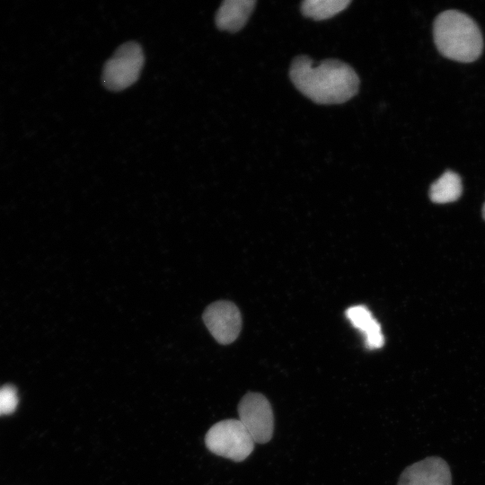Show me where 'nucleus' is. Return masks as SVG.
<instances>
[{"label":"nucleus","mask_w":485,"mask_h":485,"mask_svg":"<svg viewBox=\"0 0 485 485\" xmlns=\"http://www.w3.org/2000/svg\"><path fill=\"white\" fill-rule=\"evenodd\" d=\"M291 82L304 96L318 104H340L354 97L359 77L347 63L325 59L315 64L307 56L294 58L289 69Z\"/></svg>","instance_id":"f257e3e1"},{"label":"nucleus","mask_w":485,"mask_h":485,"mask_svg":"<svg viewBox=\"0 0 485 485\" xmlns=\"http://www.w3.org/2000/svg\"><path fill=\"white\" fill-rule=\"evenodd\" d=\"M434 41L439 52L459 62L477 59L483 48L481 32L476 22L458 10H446L434 22Z\"/></svg>","instance_id":"f03ea898"},{"label":"nucleus","mask_w":485,"mask_h":485,"mask_svg":"<svg viewBox=\"0 0 485 485\" xmlns=\"http://www.w3.org/2000/svg\"><path fill=\"white\" fill-rule=\"evenodd\" d=\"M205 444L213 454L242 462L253 451L251 436L239 419H225L213 425L206 434Z\"/></svg>","instance_id":"7ed1b4c3"},{"label":"nucleus","mask_w":485,"mask_h":485,"mask_svg":"<svg viewBox=\"0 0 485 485\" xmlns=\"http://www.w3.org/2000/svg\"><path fill=\"white\" fill-rule=\"evenodd\" d=\"M144 62V52L137 42L123 43L104 64L102 84L112 92L131 86L138 79Z\"/></svg>","instance_id":"20e7f679"},{"label":"nucleus","mask_w":485,"mask_h":485,"mask_svg":"<svg viewBox=\"0 0 485 485\" xmlns=\"http://www.w3.org/2000/svg\"><path fill=\"white\" fill-rule=\"evenodd\" d=\"M239 420L246 428L253 441L269 442L273 435L274 416L269 400L259 392H247L238 404Z\"/></svg>","instance_id":"39448f33"},{"label":"nucleus","mask_w":485,"mask_h":485,"mask_svg":"<svg viewBox=\"0 0 485 485\" xmlns=\"http://www.w3.org/2000/svg\"><path fill=\"white\" fill-rule=\"evenodd\" d=\"M203 321L215 340L223 345L234 342L242 329L238 307L229 301H216L203 313Z\"/></svg>","instance_id":"423d86ee"},{"label":"nucleus","mask_w":485,"mask_h":485,"mask_svg":"<svg viewBox=\"0 0 485 485\" xmlns=\"http://www.w3.org/2000/svg\"><path fill=\"white\" fill-rule=\"evenodd\" d=\"M397 485H452V475L444 459L430 456L406 467Z\"/></svg>","instance_id":"0eeeda50"},{"label":"nucleus","mask_w":485,"mask_h":485,"mask_svg":"<svg viewBox=\"0 0 485 485\" xmlns=\"http://www.w3.org/2000/svg\"><path fill=\"white\" fill-rule=\"evenodd\" d=\"M255 4V0L224 1L216 13V27L229 32L240 31L246 24Z\"/></svg>","instance_id":"6e6552de"},{"label":"nucleus","mask_w":485,"mask_h":485,"mask_svg":"<svg viewBox=\"0 0 485 485\" xmlns=\"http://www.w3.org/2000/svg\"><path fill=\"white\" fill-rule=\"evenodd\" d=\"M346 316L364 334L365 345L368 349L384 346V336L381 325L367 307L362 304L351 306L346 310Z\"/></svg>","instance_id":"1a4fd4ad"},{"label":"nucleus","mask_w":485,"mask_h":485,"mask_svg":"<svg viewBox=\"0 0 485 485\" xmlns=\"http://www.w3.org/2000/svg\"><path fill=\"white\" fill-rule=\"evenodd\" d=\"M460 176L450 170L445 171L429 189V198L435 203L444 204L455 201L462 194Z\"/></svg>","instance_id":"9d476101"},{"label":"nucleus","mask_w":485,"mask_h":485,"mask_svg":"<svg viewBox=\"0 0 485 485\" xmlns=\"http://www.w3.org/2000/svg\"><path fill=\"white\" fill-rule=\"evenodd\" d=\"M350 4V0H305L301 4L304 16L315 21L333 17Z\"/></svg>","instance_id":"9b49d317"},{"label":"nucleus","mask_w":485,"mask_h":485,"mask_svg":"<svg viewBox=\"0 0 485 485\" xmlns=\"http://www.w3.org/2000/svg\"><path fill=\"white\" fill-rule=\"evenodd\" d=\"M17 390L11 384L0 388V416L13 413L18 406Z\"/></svg>","instance_id":"f8f14e48"},{"label":"nucleus","mask_w":485,"mask_h":485,"mask_svg":"<svg viewBox=\"0 0 485 485\" xmlns=\"http://www.w3.org/2000/svg\"><path fill=\"white\" fill-rule=\"evenodd\" d=\"M482 216H483V218L485 219V203L482 207Z\"/></svg>","instance_id":"ddd939ff"}]
</instances>
